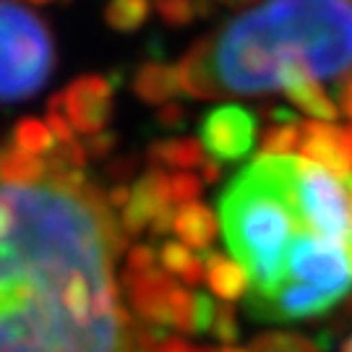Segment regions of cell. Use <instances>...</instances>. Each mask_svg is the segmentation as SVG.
<instances>
[{"mask_svg":"<svg viewBox=\"0 0 352 352\" xmlns=\"http://www.w3.org/2000/svg\"><path fill=\"white\" fill-rule=\"evenodd\" d=\"M126 235L94 183L0 186V352H133L115 258Z\"/></svg>","mask_w":352,"mask_h":352,"instance_id":"6da1fadb","label":"cell"},{"mask_svg":"<svg viewBox=\"0 0 352 352\" xmlns=\"http://www.w3.org/2000/svg\"><path fill=\"white\" fill-rule=\"evenodd\" d=\"M175 68L199 100L337 78L352 68V0H266L196 39Z\"/></svg>","mask_w":352,"mask_h":352,"instance_id":"7a4b0ae2","label":"cell"},{"mask_svg":"<svg viewBox=\"0 0 352 352\" xmlns=\"http://www.w3.org/2000/svg\"><path fill=\"white\" fill-rule=\"evenodd\" d=\"M295 164L298 157H258L219 196L222 235L248 272L253 300L279 289L292 240L305 227L295 201Z\"/></svg>","mask_w":352,"mask_h":352,"instance_id":"3957f363","label":"cell"},{"mask_svg":"<svg viewBox=\"0 0 352 352\" xmlns=\"http://www.w3.org/2000/svg\"><path fill=\"white\" fill-rule=\"evenodd\" d=\"M58 50L50 24L11 0H0V102L34 97L50 81Z\"/></svg>","mask_w":352,"mask_h":352,"instance_id":"277c9868","label":"cell"},{"mask_svg":"<svg viewBox=\"0 0 352 352\" xmlns=\"http://www.w3.org/2000/svg\"><path fill=\"white\" fill-rule=\"evenodd\" d=\"M295 201L302 225L311 232L337 240L352 251V193L344 180L308 160H298Z\"/></svg>","mask_w":352,"mask_h":352,"instance_id":"5b68a950","label":"cell"},{"mask_svg":"<svg viewBox=\"0 0 352 352\" xmlns=\"http://www.w3.org/2000/svg\"><path fill=\"white\" fill-rule=\"evenodd\" d=\"M256 141V118L243 107L227 104L204 115L201 144L214 162H240L245 160Z\"/></svg>","mask_w":352,"mask_h":352,"instance_id":"8992f818","label":"cell"},{"mask_svg":"<svg viewBox=\"0 0 352 352\" xmlns=\"http://www.w3.org/2000/svg\"><path fill=\"white\" fill-rule=\"evenodd\" d=\"M113 84L104 76L89 74L74 78L60 91L65 118L71 120V126L84 136L102 133L113 118Z\"/></svg>","mask_w":352,"mask_h":352,"instance_id":"52a82bcc","label":"cell"},{"mask_svg":"<svg viewBox=\"0 0 352 352\" xmlns=\"http://www.w3.org/2000/svg\"><path fill=\"white\" fill-rule=\"evenodd\" d=\"M300 154L347 183L352 177V128L305 120L300 123Z\"/></svg>","mask_w":352,"mask_h":352,"instance_id":"ba28073f","label":"cell"},{"mask_svg":"<svg viewBox=\"0 0 352 352\" xmlns=\"http://www.w3.org/2000/svg\"><path fill=\"white\" fill-rule=\"evenodd\" d=\"M131 311L151 329L170 327V292L175 282L167 272L149 269L144 274H123Z\"/></svg>","mask_w":352,"mask_h":352,"instance_id":"9c48e42d","label":"cell"},{"mask_svg":"<svg viewBox=\"0 0 352 352\" xmlns=\"http://www.w3.org/2000/svg\"><path fill=\"white\" fill-rule=\"evenodd\" d=\"M173 206L170 196V177L164 170L151 167L146 175L136 183V188L131 190V201L120 212V230L123 235H139L146 227Z\"/></svg>","mask_w":352,"mask_h":352,"instance_id":"30bf717a","label":"cell"},{"mask_svg":"<svg viewBox=\"0 0 352 352\" xmlns=\"http://www.w3.org/2000/svg\"><path fill=\"white\" fill-rule=\"evenodd\" d=\"M204 264H206V282L222 302H235L248 295L251 279L238 261L227 258L219 251H209L204 256Z\"/></svg>","mask_w":352,"mask_h":352,"instance_id":"8fae6325","label":"cell"},{"mask_svg":"<svg viewBox=\"0 0 352 352\" xmlns=\"http://www.w3.org/2000/svg\"><path fill=\"white\" fill-rule=\"evenodd\" d=\"M133 91L136 97L149 104H164L173 100L175 94H183L180 89V78H177L175 65L160 63V60H149L144 63L133 76Z\"/></svg>","mask_w":352,"mask_h":352,"instance_id":"7c38bea8","label":"cell"},{"mask_svg":"<svg viewBox=\"0 0 352 352\" xmlns=\"http://www.w3.org/2000/svg\"><path fill=\"white\" fill-rule=\"evenodd\" d=\"M146 160L157 170H162V167H177V170L188 173L190 167H204L206 151H204V144L199 139L183 136V139L154 141L149 146V151H146Z\"/></svg>","mask_w":352,"mask_h":352,"instance_id":"4fadbf2b","label":"cell"},{"mask_svg":"<svg viewBox=\"0 0 352 352\" xmlns=\"http://www.w3.org/2000/svg\"><path fill=\"white\" fill-rule=\"evenodd\" d=\"M175 232L183 240V245L188 248H199L206 251L217 238V217L212 214L209 206L193 201L186 204L180 212L175 214Z\"/></svg>","mask_w":352,"mask_h":352,"instance_id":"5bb4252c","label":"cell"},{"mask_svg":"<svg viewBox=\"0 0 352 352\" xmlns=\"http://www.w3.org/2000/svg\"><path fill=\"white\" fill-rule=\"evenodd\" d=\"M47 180V162L34 154L3 144L0 149V183L3 186H37Z\"/></svg>","mask_w":352,"mask_h":352,"instance_id":"9a60e30c","label":"cell"},{"mask_svg":"<svg viewBox=\"0 0 352 352\" xmlns=\"http://www.w3.org/2000/svg\"><path fill=\"white\" fill-rule=\"evenodd\" d=\"M285 94H287L292 104L302 110L305 115H311V118H318L321 123H331V120H337V115H340V107H337V102L329 97L324 89L318 87V81H292L287 89H285Z\"/></svg>","mask_w":352,"mask_h":352,"instance_id":"2e32d148","label":"cell"},{"mask_svg":"<svg viewBox=\"0 0 352 352\" xmlns=\"http://www.w3.org/2000/svg\"><path fill=\"white\" fill-rule=\"evenodd\" d=\"M151 11V0H107L104 21L120 34H131L146 24Z\"/></svg>","mask_w":352,"mask_h":352,"instance_id":"e0dca14e","label":"cell"},{"mask_svg":"<svg viewBox=\"0 0 352 352\" xmlns=\"http://www.w3.org/2000/svg\"><path fill=\"white\" fill-rule=\"evenodd\" d=\"M295 149H300V123L277 120L264 131L258 154L261 157H289Z\"/></svg>","mask_w":352,"mask_h":352,"instance_id":"ac0fdd59","label":"cell"},{"mask_svg":"<svg viewBox=\"0 0 352 352\" xmlns=\"http://www.w3.org/2000/svg\"><path fill=\"white\" fill-rule=\"evenodd\" d=\"M55 136L50 133L47 123H42L37 118H21L16 126H13L11 133V144L16 149L26 151V154H47L52 151V144H55Z\"/></svg>","mask_w":352,"mask_h":352,"instance_id":"d6986e66","label":"cell"},{"mask_svg":"<svg viewBox=\"0 0 352 352\" xmlns=\"http://www.w3.org/2000/svg\"><path fill=\"white\" fill-rule=\"evenodd\" d=\"M154 8L167 26H188L212 13V0H154Z\"/></svg>","mask_w":352,"mask_h":352,"instance_id":"ffe728a7","label":"cell"},{"mask_svg":"<svg viewBox=\"0 0 352 352\" xmlns=\"http://www.w3.org/2000/svg\"><path fill=\"white\" fill-rule=\"evenodd\" d=\"M170 327L183 334H196V316H193V295L186 287H173L170 292Z\"/></svg>","mask_w":352,"mask_h":352,"instance_id":"44dd1931","label":"cell"},{"mask_svg":"<svg viewBox=\"0 0 352 352\" xmlns=\"http://www.w3.org/2000/svg\"><path fill=\"white\" fill-rule=\"evenodd\" d=\"M251 352H318L314 342L298 334H282V331H272V334H261L256 337Z\"/></svg>","mask_w":352,"mask_h":352,"instance_id":"7402d4cb","label":"cell"},{"mask_svg":"<svg viewBox=\"0 0 352 352\" xmlns=\"http://www.w3.org/2000/svg\"><path fill=\"white\" fill-rule=\"evenodd\" d=\"M193 253L183 245V243H173V240H167L162 245V251H160V261H162L164 272L167 274H177V277H183L186 272H188V266L193 264Z\"/></svg>","mask_w":352,"mask_h":352,"instance_id":"603a6c76","label":"cell"},{"mask_svg":"<svg viewBox=\"0 0 352 352\" xmlns=\"http://www.w3.org/2000/svg\"><path fill=\"white\" fill-rule=\"evenodd\" d=\"M214 334V340L225 342L227 347H230V342L238 340V321H235V311H232V305L230 302H219L217 305V314H214V324L209 329Z\"/></svg>","mask_w":352,"mask_h":352,"instance_id":"cb8c5ba5","label":"cell"},{"mask_svg":"<svg viewBox=\"0 0 352 352\" xmlns=\"http://www.w3.org/2000/svg\"><path fill=\"white\" fill-rule=\"evenodd\" d=\"M170 196L173 204H193L196 196H201V180L190 173H177L170 177Z\"/></svg>","mask_w":352,"mask_h":352,"instance_id":"d4e9b609","label":"cell"},{"mask_svg":"<svg viewBox=\"0 0 352 352\" xmlns=\"http://www.w3.org/2000/svg\"><path fill=\"white\" fill-rule=\"evenodd\" d=\"M154 261H157L154 248H149V245H133V248L128 251L123 274H144V272L154 269Z\"/></svg>","mask_w":352,"mask_h":352,"instance_id":"484cf974","label":"cell"},{"mask_svg":"<svg viewBox=\"0 0 352 352\" xmlns=\"http://www.w3.org/2000/svg\"><path fill=\"white\" fill-rule=\"evenodd\" d=\"M214 314H217V302L209 295H193V316H196V331H209L214 324Z\"/></svg>","mask_w":352,"mask_h":352,"instance_id":"4316f807","label":"cell"},{"mask_svg":"<svg viewBox=\"0 0 352 352\" xmlns=\"http://www.w3.org/2000/svg\"><path fill=\"white\" fill-rule=\"evenodd\" d=\"M118 146V136L110 133V131H102V133H94V136H87V154L89 157H94V160H104V157H110L113 149Z\"/></svg>","mask_w":352,"mask_h":352,"instance_id":"83f0119b","label":"cell"},{"mask_svg":"<svg viewBox=\"0 0 352 352\" xmlns=\"http://www.w3.org/2000/svg\"><path fill=\"white\" fill-rule=\"evenodd\" d=\"M157 120L164 128H180L186 123V110L180 104H164L162 110L157 113Z\"/></svg>","mask_w":352,"mask_h":352,"instance_id":"f1b7e54d","label":"cell"},{"mask_svg":"<svg viewBox=\"0 0 352 352\" xmlns=\"http://www.w3.org/2000/svg\"><path fill=\"white\" fill-rule=\"evenodd\" d=\"M133 170H136V160H133V157H120V160H115V162L107 167V175L115 180V186H123V180L131 177Z\"/></svg>","mask_w":352,"mask_h":352,"instance_id":"f546056e","label":"cell"},{"mask_svg":"<svg viewBox=\"0 0 352 352\" xmlns=\"http://www.w3.org/2000/svg\"><path fill=\"white\" fill-rule=\"evenodd\" d=\"M154 352H214L209 347H196V344H188V342L183 340H175V337H170V340H162Z\"/></svg>","mask_w":352,"mask_h":352,"instance_id":"4dcf8cb0","label":"cell"},{"mask_svg":"<svg viewBox=\"0 0 352 352\" xmlns=\"http://www.w3.org/2000/svg\"><path fill=\"white\" fill-rule=\"evenodd\" d=\"M104 199H107V204H110V209H126L128 201H131V190L126 188V186H113V188L104 193Z\"/></svg>","mask_w":352,"mask_h":352,"instance_id":"1f68e13d","label":"cell"},{"mask_svg":"<svg viewBox=\"0 0 352 352\" xmlns=\"http://www.w3.org/2000/svg\"><path fill=\"white\" fill-rule=\"evenodd\" d=\"M337 97H340V107L344 110V115L352 118V76L342 78L340 87H337Z\"/></svg>","mask_w":352,"mask_h":352,"instance_id":"d6a6232c","label":"cell"},{"mask_svg":"<svg viewBox=\"0 0 352 352\" xmlns=\"http://www.w3.org/2000/svg\"><path fill=\"white\" fill-rule=\"evenodd\" d=\"M180 279L186 285H201L204 279H206V264H204V258H193V264L188 266V272Z\"/></svg>","mask_w":352,"mask_h":352,"instance_id":"836d02e7","label":"cell"},{"mask_svg":"<svg viewBox=\"0 0 352 352\" xmlns=\"http://www.w3.org/2000/svg\"><path fill=\"white\" fill-rule=\"evenodd\" d=\"M201 173H204V183H217L222 177V167H219V162H214V160H206Z\"/></svg>","mask_w":352,"mask_h":352,"instance_id":"e575fe53","label":"cell"},{"mask_svg":"<svg viewBox=\"0 0 352 352\" xmlns=\"http://www.w3.org/2000/svg\"><path fill=\"white\" fill-rule=\"evenodd\" d=\"M219 352H248V350H240V347H225V350H219Z\"/></svg>","mask_w":352,"mask_h":352,"instance_id":"d590c367","label":"cell"},{"mask_svg":"<svg viewBox=\"0 0 352 352\" xmlns=\"http://www.w3.org/2000/svg\"><path fill=\"white\" fill-rule=\"evenodd\" d=\"M342 352H352V337L347 340V344H344V350H342Z\"/></svg>","mask_w":352,"mask_h":352,"instance_id":"8d00e7d4","label":"cell"},{"mask_svg":"<svg viewBox=\"0 0 352 352\" xmlns=\"http://www.w3.org/2000/svg\"><path fill=\"white\" fill-rule=\"evenodd\" d=\"M29 3H37V6H45V3H52V0H29Z\"/></svg>","mask_w":352,"mask_h":352,"instance_id":"74e56055","label":"cell"},{"mask_svg":"<svg viewBox=\"0 0 352 352\" xmlns=\"http://www.w3.org/2000/svg\"><path fill=\"white\" fill-rule=\"evenodd\" d=\"M347 186H350V193H352V177H350V180H347Z\"/></svg>","mask_w":352,"mask_h":352,"instance_id":"f35d334b","label":"cell"}]
</instances>
